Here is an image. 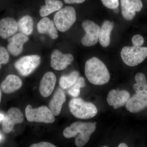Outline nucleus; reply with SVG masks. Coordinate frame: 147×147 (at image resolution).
Wrapping results in <instances>:
<instances>
[{
    "label": "nucleus",
    "instance_id": "19",
    "mask_svg": "<svg viewBox=\"0 0 147 147\" xmlns=\"http://www.w3.org/2000/svg\"><path fill=\"white\" fill-rule=\"evenodd\" d=\"M22 86L21 79L13 74H9L1 84V88L4 93L11 94L19 90Z\"/></svg>",
    "mask_w": 147,
    "mask_h": 147
},
{
    "label": "nucleus",
    "instance_id": "8",
    "mask_svg": "<svg viewBox=\"0 0 147 147\" xmlns=\"http://www.w3.org/2000/svg\"><path fill=\"white\" fill-rule=\"evenodd\" d=\"M82 26L86 32L81 41L82 45L87 47L96 45L99 40L100 27L90 20L84 21L82 23Z\"/></svg>",
    "mask_w": 147,
    "mask_h": 147
},
{
    "label": "nucleus",
    "instance_id": "22",
    "mask_svg": "<svg viewBox=\"0 0 147 147\" xmlns=\"http://www.w3.org/2000/svg\"><path fill=\"white\" fill-rule=\"evenodd\" d=\"M136 84L133 86V89L136 93L147 97V82L144 74L137 73L135 76Z\"/></svg>",
    "mask_w": 147,
    "mask_h": 147
},
{
    "label": "nucleus",
    "instance_id": "6",
    "mask_svg": "<svg viewBox=\"0 0 147 147\" xmlns=\"http://www.w3.org/2000/svg\"><path fill=\"white\" fill-rule=\"evenodd\" d=\"M27 120L31 122L44 123H52L55 120V115L50 108L45 106L33 108L31 105H27L25 109Z\"/></svg>",
    "mask_w": 147,
    "mask_h": 147
},
{
    "label": "nucleus",
    "instance_id": "7",
    "mask_svg": "<svg viewBox=\"0 0 147 147\" xmlns=\"http://www.w3.org/2000/svg\"><path fill=\"white\" fill-rule=\"evenodd\" d=\"M41 58L39 55H28L22 57L16 61L14 67L21 75L28 76L38 67Z\"/></svg>",
    "mask_w": 147,
    "mask_h": 147
},
{
    "label": "nucleus",
    "instance_id": "4",
    "mask_svg": "<svg viewBox=\"0 0 147 147\" xmlns=\"http://www.w3.org/2000/svg\"><path fill=\"white\" fill-rule=\"evenodd\" d=\"M122 59L125 64L134 67L143 62L147 57V47L133 45L125 46L121 52Z\"/></svg>",
    "mask_w": 147,
    "mask_h": 147
},
{
    "label": "nucleus",
    "instance_id": "33",
    "mask_svg": "<svg viewBox=\"0 0 147 147\" xmlns=\"http://www.w3.org/2000/svg\"><path fill=\"white\" fill-rule=\"evenodd\" d=\"M1 90H0V102H1Z\"/></svg>",
    "mask_w": 147,
    "mask_h": 147
},
{
    "label": "nucleus",
    "instance_id": "2",
    "mask_svg": "<svg viewBox=\"0 0 147 147\" xmlns=\"http://www.w3.org/2000/svg\"><path fill=\"white\" fill-rule=\"evenodd\" d=\"M96 123L76 122L65 129L63 136L66 138L76 137L75 144L76 146L82 147L88 142L91 135L95 131Z\"/></svg>",
    "mask_w": 147,
    "mask_h": 147
},
{
    "label": "nucleus",
    "instance_id": "24",
    "mask_svg": "<svg viewBox=\"0 0 147 147\" xmlns=\"http://www.w3.org/2000/svg\"><path fill=\"white\" fill-rule=\"evenodd\" d=\"M79 77V71H74L69 75L61 76L59 80V86L64 90L69 88L75 84Z\"/></svg>",
    "mask_w": 147,
    "mask_h": 147
},
{
    "label": "nucleus",
    "instance_id": "30",
    "mask_svg": "<svg viewBox=\"0 0 147 147\" xmlns=\"http://www.w3.org/2000/svg\"><path fill=\"white\" fill-rule=\"evenodd\" d=\"M65 2L67 4L82 3L86 0H64Z\"/></svg>",
    "mask_w": 147,
    "mask_h": 147
},
{
    "label": "nucleus",
    "instance_id": "17",
    "mask_svg": "<svg viewBox=\"0 0 147 147\" xmlns=\"http://www.w3.org/2000/svg\"><path fill=\"white\" fill-rule=\"evenodd\" d=\"M125 105L127 110L130 113H139L147 108V97L135 94Z\"/></svg>",
    "mask_w": 147,
    "mask_h": 147
},
{
    "label": "nucleus",
    "instance_id": "1",
    "mask_svg": "<svg viewBox=\"0 0 147 147\" xmlns=\"http://www.w3.org/2000/svg\"><path fill=\"white\" fill-rule=\"evenodd\" d=\"M86 77L91 84L100 86L107 84L110 75L107 67L98 58L93 57L88 60L85 64Z\"/></svg>",
    "mask_w": 147,
    "mask_h": 147
},
{
    "label": "nucleus",
    "instance_id": "29",
    "mask_svg": "<svg viewBox=\"0 0 147 147\" xmlns=\"http://www.w3.org/2000/svg\"><path fill=\"white\" fill-rule=\"evenodd\" d=\"M30 147H56V146L47 142H41L37 144H34L30 146Z\"/></svg>",
    "mask_w": 147,
    "mask_h": 147
},
{
    "label": "nucleus",
    "instance_id": "9",
    "mask_svg": "<svg viewBox=\"0 0 147 147\" xmlns=\"http://www.w3.org/2000/svg\"><path fill=\"white\" fill-rule=\"evenodd\" d=\"M24 120V115L20 109L15 107L10 108L3 120V131L7 134L10 133L15 125L22 123Z\"/></svg>",
    "mask_w": 147,
    "mask_h": 147
},
{
    "label": "nucleus",
    "instance_id": "34",
    "mask_svg": "<svg viewBox=\"0 0 147 147\" xmlns=\"http://www.w3.org/2000/svg\"><path fill=\"white\" fill-rule=\"evenodd\" d=\"M2 139V136L0 134V141Z\"/></svg>",
    "mask_w": 147,
    "mask_h": 147
},
{
    "label": "nucleus",
    "instance_id": "35",
    "mask_svg": "<svg viewBox=\"0 0 147 147\" xmlns=\"http://www.w3.org/2000/svg\"></svg>",
    "mask_w": 147,
    "mask_h": 147
},
{
    "label": "nucleus",
    "instance_id": "26",
    "mask_svg": "<svg viewBox=\"0 0 147 147\" xmlns=\"http://www.w3.org/2000/svg\"><path fill=\"white\" fill-rule=\"evenodd\" d=\"M9 56L8 50L5 47H0V69L1 65L6 64L8 62Z\"/></svg>",
    "mask_w": 147,
    "mask_h": 147
},
{
    "label": "nucleus",
    "instance_id": "23",
    "mask_svg": "<svg viewBox=\"0 0 147 147\" xmlns=\"http://www.w3.org/2000/svg\"><path fill=\"white\" fill-rule=\"evenodd\" d=\"M18 30L21 33L26 35H30L33 31L34 22L31 16L26 15L18 21Z\"/></svg>",
    "mask_w": 147,
    "mask_h": 147
},
{
    "label": "nucleus",
    "instance_id": "25",
    "mask_svg": "<svg viewBox=\"0 0 147 147\" xmlns=\"http://www.w3.org/2000/svg\"><path fill=\"white\" fill-rule=\"evenodd\" d=\"M86 85L84 78L79 76L75 84L69 88L68 90V94L73 97H77L80 94L81 89L84 88Z\"/></svg>",
    "mask_w": 147,
    "mask_h": 147
},
{
    "label": "nucleus",
    "instance_id": "27",
    "mask_svg": "<svg viewBox=\"0 0 147 147\" xmlns=\"http://www.w3.org/2000/svg\"><path fill=\"white\" fill-rule=\"evenodd\" d=\"M103 5L110 9H116L119 6V0H101Z\"/></svg>",
    "mask_w": 147,
    "mask_h": 147
},
{
    "label": "nucleus",
    "instance_id": "32",
    "mask_svg": "<svg viewBox=\"0 0 147 147\" xmlns=\"http://www.w3.org/2000/svg\"><path fill=\"white\" fill-rule=\"evenodd\" d=\"M5 117L2 114H0V121H2L4 119Z\"/></svg>",
    "mask_w": 147,
    "mask_h": 147
},
{
    "label": "nucleus",
    "instance_id": "14",
    "mask_svg": "<svg viewBox=\"0 0 147 147\" xmlns=\"http://www.w3.org/2000/svg\"><path fill=\"white\" fill-rule=\"evenodd\" d=\"M57 78L51 71L46 72L43 75L39 85V92L43 97L50 96L55 89Z\"/></svg>",
    "mask_w": 147,
    "mask_h": 147
},
{
    "label": "nucleus",
    "instance_id": "11",
    "mask_svg": "<svg viewBox=\"0 0 147 147\" xmlns=\"http://www.w3.org/2000/svg\"><path fill=\"white\" fill-rule=\"evenodd\" d=\"M122 13L125 20L130 21L134 18L136 12H139L143 8L141 0H121Z\"/></svg>",
    "mask_w": 147,
    "mask_h": 147
},
{
    "label": "nucleus",
    "instance_id": "18",
    "mask_svg": "<svg viewBox=\"0 0 147 147\" xmlns=\"http://www.w3.org/2000/svg\"><path fill=\"white\" fill-rule=\"evenodd\" d=\"M66 101V96L63 89L59 88L56 90L49 103V108L55 116L59 115L63 105Z\"/></svg>",
    "mask_w": 147,
    "mask_h": 147
},
{
    "label": "nucleus",
    "instance_id": "10",
    "mask_svg": "<svg viewBox=\"0 0 147 147\" xmlns=\"http://www.w3.org/2000/svg\"><path fill=\"white\" fill-rule=\"evenodd\" d=\"M74 61V58L71 54H64L59 50H55L51 56V66L55 70L60 71L71 65Z\"/></svg>",
    "mask_w": 147,
    "mask_h": 147
},
{
    "label": "nucleus",
    "instance_id": "13",
    "mask_svg": "<svg viewBox=\"0 0 147 147\" xmlns=\"http://www.w3.org/2000/svg\"><path fill=\"white\" fill-rule=\"evenodd\" d=\"M130 97V94L125 90H113L108 93L107 101L115 109L122 107L126 104Z\"/></svg>",
    "mask_w": 147,
    "mask_h": 147
},
{
    "label": "nucleus",
    "instance_id": "28",
    "mask_svg": "<svg viewBox=\"0 0 147 147\" xmlns=\"http://www.w3.org/2000/svg\"><path fill=\"white\" fill-rule=\"evenodd\" d=\"M131 42L133 45L137 46H142L144 42V39L142 36L136 34L132 37Z\"/></svg>",
    "mask_w": 147,
    "mask_h": 147
},
{
    "label": "nucleus",
    "instance_id": "20",
    "mask_svg": "<svg viewBox=\"0 0 147 147\" xmlns=\"http://www.w3.org/2000/svg\"><path fill=\"white\" fill-rule=\"evenodd\" d=\"M114 24L109 21H104L100 28L99 41L103 47H108L110 42V35L114 28Z\"/></svg>",
    "mask_w": 147,
    "mask_h": 147
},
{
    "label": "nucleus",
    "instance_id": "21",
    "mask_svg": "<svg viewBox=\"0 0 147 147\" xmlns=\"http://www.w3.org/2000/svg\"><path fill=\"white\" fill-rule=\"evenodd\" d=\"M45 5L42 6L39 10L40 14L42 17L59 10L63 5V3L59 0H45Z\"/></svg>",
    "mask_w": 147,
    "mask_h": 147
},
{
    "label": "nucleus",
    "instance_id": "16",
    "mask_svg": "<svg viewBox=\"0 0 147 147\" xmlns=\"http://www.w3.org/2000/svg\"><path fill=\"white\" fill-rule=\"evenodd\" d=\"M37 30L39 33L47 34L53 39L58 37L57 29L55 23L47 17L42 18L38 23Z\"/></svg>",
    "mask_w": 147,
    "mask_h": 147
},
{
    "label": "nucleus",
    "instance_id": "15",
    "mask_svg": "<svg viewBox=\"0 0 147 147\" xmlns=\"http://www.w3.org/2000/svg\"><path fill=\"white\" fill-rule=\"evenodd\" d=\"M18 30V22L14 18L6 17L0 21V37L3 39L12 36Z\"/></svg>",
    "mask_w": 147,
    "mask_h": 147
},
{
    "label": "nucleus",
    "instance_id": "31",
    "mask_svg": "<svg viewBox=\"0 0 147 147\" xmlns=\"http://www.w3.org/2000/svg\"><path fill=\"white\" fill-rule=\"evenodd\" d=\"M119 147H128V146L125 143H121L119 145Z\"/></svg>",
    "mask_w": 147,
    "mask_h": 147
},
{
    "label": "nucleus",
    "instance_id": "3",
    "mask_svg": "<svg viewBox=\"0 0 147 147\" xmlns=\"http://www.w3.org/2000/svg\"><path fill=\"white\" fill-rule=\"evenodd\" d=\"M69 108L74 117L82 119L92 118L98 113L97 108L94 104L79 98L71 99L69 103Z\"/></svg>",
    "mask_w": 147,
    "mask_h": 147
},
{
    "label": "nucleus",
    "instance_id": "12",
    "mask_svg": "<svg viewBox=\"0 0 147 147\" xmlns=\"http://www.w3.org/2000/svg\"><path fill=\"white\" fill-rule=\"evenodd\" d=\"M29 40L28 36L23 34H16L8 38L7 50L11 55L16 57L24 50V45Z\"/></svg>",
    "mask_w": 147,
    "mask_h": 147
},
{
    "label": "nucleus",
    "instance_id": "5",
    "mask_svg": "<svg viewBox=\"0 0 147 147\" xmlns=\"http://www.w3.org/2000/svg\"><path fill=\"white\" fill-rule=\"evenodd\" d=\"M76 11L72 7L67 6L61 9L54 16L56 28L61 32L68 30L76 21Z\"/></svg>",
    "mask_w": 147,
    "mask_h": 147
}]
</instances>
